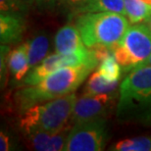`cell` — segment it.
Returning a JSON list of instances; mask_svg holds the SVG:
<instances>
[{
    "label": "cell",
    "instance_id": "cell-15",
    "mask_svg": "<svg viewBox=\"0 0 151 151\" xmlns=\"http://www.w3.org/2000/svg\"><path fill=\"white\" fill-rule=\"evenodd\" d=\"M126 16L132 24L146 21L151 15V7L142 0H125Z\"/></svg>",
    "mask_w": 151,
    "mask_h": 151
},
{
    "label": "cell",
    "instance_id": "cell-20",
    "mask_svg": "<svg viewBox=\"0 0 151 151\" xmlns=\"http://www.w3.org/2000/svg\"><path fill=\"white\" fill-rule=\"evenodd\" d=\"M10 149V138L4 132H0V150L8 151Z\"/></svg>",
    "mask_w": 151,
    "mask_h": 151
},
{
    "label": "cell",
    "instance_id": "cell-14",
    "mask_svg": "<svg viewBox=\"0 0 151 151\" xmlns=\"http://www.w3.org/2000/svg\"><path fill=\"white\" fill-rule=\"evenodd\" d=\"M84 12H112L126 16L125 0H89L77 13Z\"/></svg>",
    "mask_w": 151,
    "mask_h": 151
},
{
    "label": "cell",
    "instance_id": "cell-6",
    "mask_svg": "<svg viewBox=\"0 0 151 151\" xmlns=\"http://www.w3.org/2000/svg\"><path fill=\"white\" fill-rule=\"evenodd\" d=\"M106 119H97L75 123L67 137L65 151H101L107 137Z\"/></svg>",
    "mask_w": 151,
    "mask_h": 151
},
{
    "label": "cell",
    "instance_id": "cell-17",
    "mask_svg": "<svg viewBox=\"0 0 151 151\" xmlns=\"http://www.w3.org/2000/svg\"><path fill=\"white\" fill-rule=\"evenodd\" d=\"M117 151H151V137H137L117 142L111 148Z\"/></svg>",
    "mask_w": 151,
    "mask_h": 151
},
{
    "label": "cell",
    "instance_id": "cell-11",
    "mask_svg": "<svg viewBox=\"0 0 151 151\" xmlns=\"http://www.w3.org/2000/svg\"><path fill=\"white\" fill-rule=\"evenodd\" d=\"M8 69L16 81H21L31 70L27 42L10 51L8 55Z\"/></svg>",
    "mask_w": 151,
    "mask_h": 151
},
{
    "label": "cell",
    "instance_id": "cell-10",
    "mask_svg": "<svg viewBox=\"0 0 151 151\" xmlns=\"http://www.w3.org/2000/svg\"><path fill=\"white\" fill-rule=\"evenodd\" d=\"M26 23L23 16L12 14L0 15V41L8 45L19 42L23 37Z\"/></svg>",
    "mask_w": 151,
    "mask_h": 151
},
{
    "label": "cell",
    "instance_id": "cell-16",
    "mask_svg": "<svg viewBox=\"0 0 151 151\" xmlns=\"http://www.w3.org/2000/svg\"><path fill=\"white\" fill-rule=\"evenodd\" d=\"M122 67L114 55H111L101 61L97 66V71L103 78L108 81H119L122 76Z\"/></svg>",
    "mask_w": 151,
    "mask_h": 151
},
{
    "label": "cell",
    "instance_id": "cell-13",
    "mask_svg": "<svg viewBox=\"0 0 151 151\" xmlns=\"http://www.w3.org/2000/svg\"><path fill=\"white\" fill-rule=\"evenodd\" d=\"M119 86V81H108L103 78L96 71L93 73L87 81L83 87V95H94L99 93H111L114 92Z\"/></svg>",
    "mask_w": 151,
    "mask_h": 151
},
{
    "label": "cell",
    "instance_id": "cell-7",
    "mask_svg": "<svg viewBox=\"0 0 151 151\" xmlns=\"http://www.w3.org/2000/svg\"><path fill=\"white\" fill-rule=\"evenodd\" d=\"M115 98L116 94L114 92L83 95L77 98L71 117L72 124L104 117L112 109Z\"/></svg>",
    "mask_w": 151,
    "mask_h": 151
},
{
    "label": "cell",
    "instance_id": "cell-18",
    "mask_svg": "<svg viewBox=\"0 0 151 151\" xmlns=\"http://www.w3.org/2000/svg\"><path fill=\"white\" fill-rule=\"evenodd\" d=\"M26 0H0L1 14H12L24 16L28 9Z\"/></svg>",
    "mask_w": 151,
    "mask_h": 151
},
{
    "label": "cell",
    "instance_id": "cell-4",
    "mask_svg": "<svg viewBox=\"0 0 151 151\" xmlns=\"http://www.w3.org/2000/svg\"><path fill=\"white\" fill-rule=\"evenodd\" d=\"M77 95L75 93L35 105L22 112L20 128L23 132L38 129L51 134L63 131L71 119Z\"/></svg>",
    "mask_w": 151,
    "mask_h": 151
},
{
    "label": "cell",
    "instance_id": "cell-25",
    "mask_svg": "<svg viewBox=\"0 0 151 151\" xmlns=\"http://www.w3.org/2000/svg\"><path fill=\"white\" fill-rule=\"evenodd\" d=\"M27 2H29V3H32V1H34V0H26Z\"/></svg>",
    "mask_w": 151,
    "mask_h": 151
},
{
    "label": "cell",
    "instance_id": "cell-24",
    "mask_svg": "<svg viewBox=\"0 0 151 151\" xmlns=\"http://www.w3.org/2000/svg\"><path fill=\"white\" fill-rule=\"evenodd\" d=\"M143 2H145L147 5L149 6V7H151V0H142Z\"/></svg>",
    "mask_w": 151,
    "mask_h": 151
},
{
    "label": "cell",
    "instance_id": "cell-5",
    "mask_svg": "<svg viewBox=\"0 0 151 151\" xmlns=\"http://www.w3.org/2000/svg\"><path fill=\"white\" fill-rule=\"evenodd\" d=\"M114 56L125 72H131L151 56V29L146 24H134L114 48Z\"/></svg>",
    "mask_w": 151,
    "mask_h": 151
},
{
    "label": "cell",
    "instance_id": "cell-8",
    "mask_svg": "<svg viewBox=\"0 0 151 151\" xmlns=\"http://www.w3.org/2000/svg\"><path fill=\"white\" fill-rule=\"evenodd\" d=\"M70 129V126H68L63 131L56 132V134L38 131V129H31V131H26L24 132L35 150L59 151L64 150Z\"/></svg>",
    "mask_w": 151,
    "mask_h": 151
},
{
    "label": "cell",
    "instance_id": "cell-9",
    "mask_svg": "<svg viewBox=\"0 0 151 151\" xmlns=\"http://www.w3.org/2000/svg\"><path fill=\"white\" fill-rule=\"evenodd\" d=\"M54 46L57 53L72 54L83 52L88 49L86 46L77 26L65 25L57 32L54 37Z\"/></svg>",
    "mask_w": 151,
    "mask_h": 151
},
{
    "label": "cell",
    "instance_id": "cell-23",
    "mask_svg": "<svg viewBox=\"0 0 151 151\" xmlns=\"http://www.w3.org/2000/svg\"><path fill=\"white\" fill-rule=\"evenodd\" d=\"M145 24H146L147 26L149 27V28H150V29H151V15H150V16H149V18H148V19H147V20L145 21Z\"/></svg>",
    "mask_w": 151,
    "mask_h": 151
},
{
    "label": "cell",
    "instance_id": "cell-22",
    "mask_svg": "<svg viewBox=\"0 0 151 151\" xmlns=\"http://www.w3.org/2000/svg\"><path fill=\"white\" fill-rule=\"evenodd\" d=\"M140 66H151V56L146 60L145 62L142 63V64H141ZM138 67H139V66H138Z\"/></svg>",
    "mask_w": 151,
    "mask_h": 151
},
{
    "label": "cell",
    "instance_id": "cell-19",
    "mask_svg": "<svg viewBox=\"0 0 151 151\" xmlns=\"http://www.w3.org/2000/svg\"><path fill=\"white\" fill-rule=\"evenodd\" d=\"M59 1L66 6L74 8L77 12L81 8H83V6H86L89 2V0H59Z\"/></svg>",
    "mask_w": 151,
    "mask_h": 151
},
{
    "label": "cell",
    "instance_id": "cell-12",
    "mask_svg": "<svg viewBox=\"0 0 151 151\" xmlns=\"http://www.w3.org/2000/svg\"><path fill=\"white\" fill-rule=\"evenodd\" d=\"M49 39L44 34L37 35L27 42L29 63L31 69L41 63L47 57L49 51Z\"/></svg>",
    "mask_w": 151,
    "mask_h": 151
},
{
    "label": "cell",
    "instance_id": "cell-3",
    "mask_svg": "<svg viewBox=\"0 0 151 151\" xmlns=\"http://www.w3.org/2000/svg\"><path fill=\"white\" fill-rule=\"evenodd\" d=\"M76 26L86 47H115L128 31L129 21L125 15L112 12H84L76 19Z\"/></svg>",
    "mask_w": 151,
    "mask_h": 151
},
{
    "label": "cell",
    "instance_id": "cell-1",
    "mask_svg": "<svg viewBox=\"0 0 151 151\" xmlns=\"http://www.w3.org/2000/svg\"><path fill=\"white\" fill-rule=\"evenodd\" d=\"M93 69L90 66L63 67L39 83L18 90L15 99L21 113L35 105L75 92Z\"/></svg>",
    "mask_w": 151,
    "mask_h": 151
},
{
    "label": "cell",
    "instance_id": "cell-21",
    "mask_svg": "<svg viewBox=\"0 0 151 151\" xmlns=\"http://www.w3.org/2000/svg\"><path fill=\"white\" fill-rule=\"evenodd\" d=\"M35 1L38 3V5L45 7V6H52L56 0H35Z\"/></svg>",
    "mask_w": 151,
    "mask_h": 151
},
{
    "label": "cell",
    "instance_id": "cell-2",
    "mask_svg": "<svg viewBox=\"0 0 151 151\" xmlns=\"http://www.w3.org/2000/svg\"><path fill=\"white\" fill-rule=\"evenodd\" d=\"M116 115L123 123L151 125V66L134 68L124 78Z\"/></svg>",
    "mask_w": 151,
    "mask_h": 151
}]
</instances>
